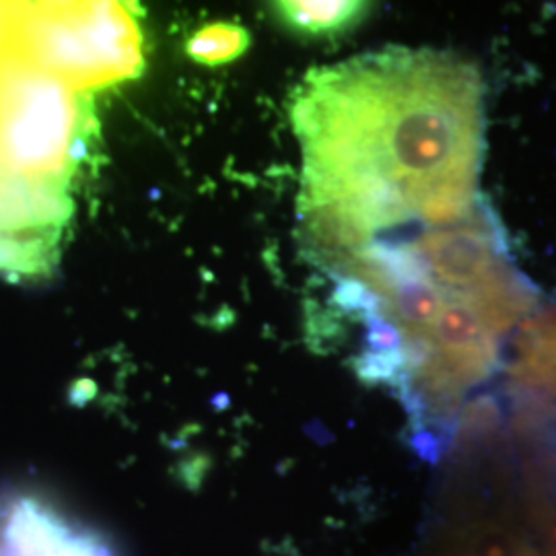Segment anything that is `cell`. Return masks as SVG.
Here are the masks:
<instances>
[{
	"instance_id": "8992f818",
	"label": "cell",
	"mask_w": 556,
	"mask_h": 556,
	"mask_svg": "<svg viewBox=\"0 0 556 556\" xmlns=\"http://www.w3.org/2000/svg\"><path fill=\"white\" fill-rule=\"evenodd\" d=\"M0 556H114L110 546L21 489L0 493Z\"/></svg>"
},
{
	"instance_id": "9c48e42d",
	"label": "cell",
	"mask_w": 556,
	"mask_h": 556,
	"mask_svg": "<svg viewBox=\"0 0 556 556\" xmlns=\"http://www.w3.org/2000/svg\"><path fill=\"white\" fill-rule=\"evenodd\" d=\"M250 48V34L238 23H208L186 41V54L206 66H220L239 59Z\"/></svg>"
},
{
	"instance_id": "6da1fadb",
	"label": "cell",
	"mask_w": 556,
	"mask_h": 556,
	"mask_svg": "<svg viewBox=\"0 0 556 556\" xmlns=\"http://www.w3.org/2000/svg\"><path fill=\"white\" fill-rule=\"evenodd\" d=\"M291 119L301 217L324 266L379 236L454 225L484 206L482 80L456 54L386 48L312 71Z\"/></svg>"
},
{
	"instance_id": "7a4b0ae2",
	"label": "cell",
	"mask_w": 556,
	"mask_h": 556,
	"mask_svg": "<svg viewBox=\"0 0 556 556\" xmlns=\"http://www.w3.org/2000/svg\"><path fill=\"white\" fill-rule=\"evenodd\" d=\"M422 556H542L521 480V457L493 397L457 420Z\"/></svg>"
},
{
	"instance_id": "3957f363",
	"label": "cell",
	"mask_w": 556,
	"mask_h": 556,
	"mask_svg": "<svg viewBox=\"0 0 556 556\" xmlns=\"http://www.w3.org/2000/svg\"><path fill=\"white\" fill-rule=\"evenodd\" d=\"M11 54L79 91L139 77L137 11L124 2L15 4Z\"/></svg>"
},
{
	"instance_id": "30bf717a",
	"label": "cell",
	"mask_w": 556,
	"mask_h": 556,
	"mask_svg": "<svg viewBox=\"0 0 556 556\" xmlns=\"http://www.w3.org/2000/svg\"><path fill=\"white\" fill-rule=\"evenodd\" d=\"M13 21H15V4H0V59L11 54Z\"/></svg>"
},
{
	"instance_id": "5b68a950",
	"label": "cell",
	"mask_w": 556,
	"mask_h": 556,
	"mask_svg": "<svg viewBox=\"0 0 556 556\" xmlns=\"http://www.w3.org/2000/svg\"><path fill=\"white\" fill-rule=\"evenodd\" d=\"M509 429L523 443L556 447V307L526 319L509 365Z\"/></svg>"
},
{
	"instance_id": "277c9868",
	"label": "cell",
	"mask_w": 556,
	"mask_h": 556,
	"mask_svg": "<svg viewBox=\"0 0 556 556\" xmlns=\"http://www.w3.org/2000/svg\"><path fill=\"white\" fill-rule=\"evenodd\" d=\"M93 105L40 66L0 59V169L66 188L93 137Z\"/></svg>"
},
{
	"instance_id": "52a82bcc",
	"label": "cell",
	"mask_w": 556,
	"mask_h": 556,
	"mask_svg": "<svg viewBox=\"0 0 556 556\" xmlns=\"http://www.w3.org/2000/svg\"><path fill=\"white\" fill-rule=\"evenodd\" d=\"M516 443L538 548L542 556H556V447L530 445L517 439Z\"/></svg>"
},
{
	"instance_id": "ba28073f",
	"label": "cell",
	"mask_w": 556,
	"mask_h": 556,
	"mask_svg": "<svg viewBox=\"0 0 556 556\" xmlns=\"http://www.w3.org/2000/svg\"><path fill=\"white\" fill-rule=\"evenodd\" d=\"M280 23L303 38L328 40L346 34L369 11L361 0H285L275 2Z\"/></svg>"
}]
</instances>
